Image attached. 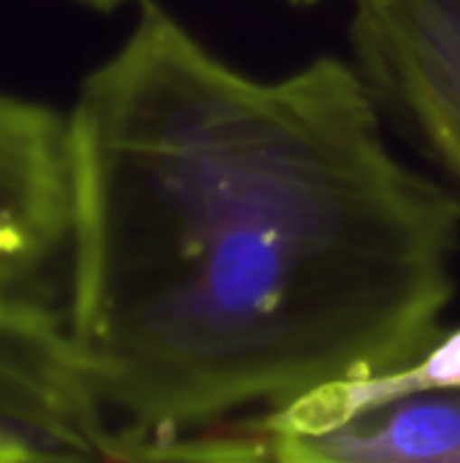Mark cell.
I'll list each match as a JSON object with an SVG mask.
<instances>
[{
	"label": "cell",
	"instance_id": "7",
	"mask_svg": "<svg viewBox=\"0 0 460 463\" xmlns=\"http://www.w3.org/2000/svg\"><path fill=\"white\" fill-rule=\"evenodd\" d=\"M293 3H314V0H293Z\"/></svg>",
	"mask_w": 460,
	"mask_h": 463
},
{
	"label": "cell",
	"instance_id": "3",
	"mask_svg": "<svg viewBox=\"0 0 460 463\" xmlns=\"http://www.w3.org/2000/svg\"><path fill=\"white\" fill-rule=\"evenodd\" d=\"M70 231L68 114L0 92V296H65Z\"/></svg>",
	"mask_w": 460,
	"mask_h": 463
},
{
	"label": "cell",
	"instance_id": "4",
	"mask_svg": "<svg viewBox=\"0 0 460 463\" xmlns=\"http://www.w3.org/2000/svg\"><path fill=\"white\" fill-rule=\"evenodd\" d=\"M352 62L460 193V0H355Z\"/></svg>",
	"mask_w": 460,
	"mask_h": 463
},
{
	"label": "cell",
	"instance_id": "6",
	"mask_svg": "<svg viewBox=\"0 0 460 463\" xmlns=\"http://www.w3.org/2000/svg\"><path fill=\"white\" fill-rule=\"evenodd\" d=\"M73 3H79L81 8H89L95 14H117L119 8L136 5L138 0H73Z\"/></svg>",
	"mask_w": 460,
	"mask_h": 463
},
{
	"label": "cell",
	"instance_id": "2",
	"mask_svg": "<svg viewBox=\"0 0 460 463\" xmlns=\"http://www.w3.org/2000/svg\"><path fill=\"white\" fill-rule=\"evenodd\" d=\"M24 461H117V434L65 312L0 296V463Z\"/></svg>",
	"mask_w": 460,
	"mask_h": 463
},
{
	"label": "cell",
	"instance_id": "5",
	"mask_svg": "<svg viewBox=\"0 0 460 463\" xmlns=\"http://www.w3.org/2000/svg\"><path fill=\"white\" fill-rule=\"evenodd\" d=\"M249 434L260 461L460 463V388L401 391L306 429Z\"/></svg>",
	"mask_w": 460,
	"mask_h": 463
},
{
	"label": "cell",
	"instance_id": "1",
	"mask_svg": "<svg viewBox=\"0 0 460 463\" xmlns=\"http://www.w3.org/2000/svg\"><path fill=\"white\" fill-rule=\"evenodd\" d=\"M136 8L68 111L62 312L117 461H236L233 431L442 339L460 195L390 149L355 62L260 79Z\"/></svg>",
	"mask_w": 460,
	"mask_h": 463
}]
</instances>
